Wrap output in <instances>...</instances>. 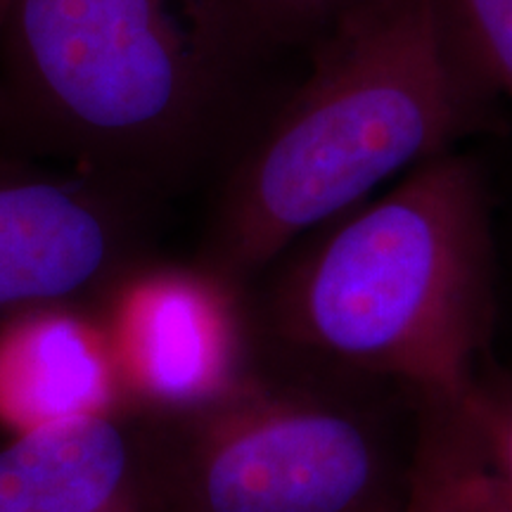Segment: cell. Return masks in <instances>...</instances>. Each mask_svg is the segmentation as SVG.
<instances>
[{"label": "cell", "mask_w": 512, "mask_h": 512, "mask_svg": "<svg viewBox=\"0 0 512 512\" xmlns=\"http://www.w3.org/2000/svg\"><path fill=\"white\" fill-rule=\"evenodd\" d=\"M287 252L249 290L259 373L392 377L441 408L470 392L494 328V235L475 159H427Z\"/></svg>", "instance_id": "6da1fadb"}, {"label": "cell", "mask_w": 512, "mask_h": 512, "mask_svg": "<svg viewBox=\"0 0 512 512\" xmlns=\"http://www.w3.org/2000/svg\"><path fill=\"white\" fill-rule=\"evenodd\" d=\"M223 183L195 264L252 287L306 233L453 150L496 93L451 0H361Z\"/></svg>", "instance_id": "7a4b0ae2"}, {"label": "cell", "mask_w": 512, "mask_h": 512, "mask_svg": "<svg viewBox=\"0 0 512 512\" xmlns=\"http://www.w3.org/2000/svg\"><path fill=\"white\" fill-rule=\"evenodd\" d=\"M264 43L245 0H12L0 147L164 202L207 155L238 67Z\"/></svg>", "instance_id": "3957f363"}, {"label": "cell", "mask_w": 512, "mask_h": 512, "mask_svg": "<svg viewBox=\"0 0 512 512\" xmlns=\"http://www.w3.org/2000/svg\"><path fill=\"white\" fill-rule=\"evenodd\" d=\"M164 512H403L377 422L332 382L264 373L192 408H155Z\"/></svg>", "instance_id": "277c9868"}, {"label": "cell", "mask_w": 512, "mask_h": 512, "mask_svg": "<svg viewBox=\"0 0 512 512\" xmlns=\"http://www.w3.org/2000/svg\"><path fill=\"white\" fill-rule=\"evenodd\" d=\"M162 200L117 178L0 147V325L100 299L147 261Z\"/></svg>", "instance_id": "5b68a950"}, {"label": "cell", "mask_w": 512, "mask_h": 512, "mask_svg": "<svg viewBox=\"0 0 512 512\" xmlns=\"http://www.w3.org/2000/svg\"><path fill=\"white\" fill-rule=\"evenodd\" d=\"M126 401L192 408L259 373L249 287L207 268L152 259L95 306Z\"/></svg>", "instance_id": "8992f818"}, {"label": "cell", "mask_w": 512, "mask_h": 512, "mask_svg": "<svg viewBox=\"0 0 512 512\" xmlns=\"http://www.w3.org/2000/svg\"><path fill=\"white\" fill-rule=\"evenodd\" d=\"M0 512H164L157 411L121 401L0 439Z\"/></svg>", "instance_id": "52a82bcc"}, {"label": "cell", "mask_w": 512, "mask_h": 512, "mask_svg": "<svg viewBox=\"0 0 512 512\" xmlns=\"http://www.w3.org/2000/svg\"><path fill=\"white\" fill-rule=\"evenodd\" d=\"M126 401L93 309L53 306L0 325V425L38 422Z\"/></svg>", "instance_id": "ba28073f"}, {"label": "cell", "mask_w": 512, "mask_h": 512, "mask_svg": "<svg viewBox=\"0 0 512 512\" xmlns=\"http://www.w3.org/2000/svg\"><path fill=\"white\" fill-rule=\"evenodd\" d=\"M441 411L475 465L491 508L512 512V375L482 370L470 392Z\"/></svg>", "instance_id": "9c48e42d"}, {"label": "cell", "mask_w": 512, "mask_h": 512, "mask_svg": "<svg viewBox=\"0 0 512 512\" xmlns=\"http://www.w3.org/2000/svg\"><path fill=\"white\" fill-rule=\"evenodd\" d=\"M403 512H494L482 479L444 415L432 413Z\"/></svg>", "instance_id": "30bf717a"}, {"label": "cell", "mask_w": 512, "mask_h": 512, "mask_svg": "<svg viewBox=\"0 0 512 512\" xmlns=\"http://www.w3.org/2000/svg\"><path fill=\"white\" fill-rule=\"evenodd\" d=\"M451 5L496 91L512 98V0H451Z\"/></svg>", "instance_id": "8fae6325"}, {"label": "cell", "mask_w": 512, "mask_h": 512, "mask_svg": "<svg viewBox=\"0 0 512 512\" xmlns=\"http://www.w3.org/2000/svg\"><path fill=\"white\" fill-rule=\"evenodd\" d=\"M268 43L313 41L361 0H245Z\"/></svg>", "instance_id": "7c38bea8"}, {"label": "cell", "mask_w": 512, "mask_h": 512, "mask_svg": "<svg viewBox=\"0 0 512 512\" xmlns=\"http://www.w3.org/2000/svg\"><path fill=\"white\" fill-rule=\"evenodd\" d=\"M12 8V0H0V41H3V31H5V22H8Z\"/></svg>", "instance_id": "4fadbf2b"}]
</instances>
